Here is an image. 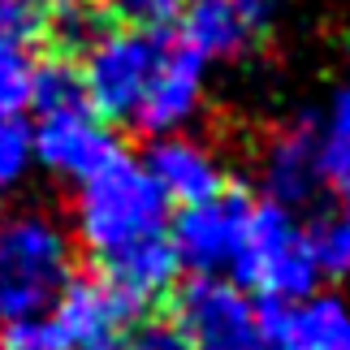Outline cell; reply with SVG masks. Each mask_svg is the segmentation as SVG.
Instances as JSON below:
<instances>
[{
	"label": "cell",
	"mask_w": 350,
	"mask_h": 350,
	"mask_svg": "<svg viewBox=\"0 0 350 350\" xmlns=\"http://www.w3.org/2000/svg\"><path fill=\"white\" fill-rule=\"evenodd\" d=\"M169 221L173 208L147 178V169L121 152L100 173L78 182L70 234L78 255H87L91 273L147 312L152 303L169 299L182 273Z\"/></svg>",
	"instance_id": "1"
},
{
	"label": "cell",
	"mask_w": 350,
	"mask_h": 350,
	"mask_svg": "<svg viewBox=\"0 0 350 350\" xmlns=\"http://www.w3.org/2000/svg\"><path fill=\"white\" fill-rule=\"evenodd\" d=\"M78 277L74 234L48 212L0 217V329L48 316Z\"/></svg>",
	"instance_id": "2"
},
{
	"label": "cell",
	"mask_w": 350,
	"mask_h": 350,
	"mask_svg": "<svg viewBox=\"0 0 350 350\" xmlns=\"http://www.w3.org/2000/svg\"><path fill=\"white\" fill-rule=\"evenodd\" d=\"M230 281H238L264 307L312 299L320 268H316L312 242H307V225L294 212L260 199L251 212V225H247V238H242Z\"/></svg>",
	"instance_id": "3"
},
{
	"label": "cell",
	"mask_w": 350,
	"mask_h": 350,
	"mask_svg": "<svg viewBox=\"0 0 350 350\" xmlns=\"http://www.w3.org/2000/svg\"><path fill=\"white\" fill-rule=\"evenodd\" d=\"M160 307L186 350H260L264 303L230 277H186Z\"/></svg>",
	"instance_id": "4"
},
{
	"label": "cell",
	"mask_w": 350,
	"mask_h": 350,
	"mask_svg": "<svg viewBox=\"0 0 350 350\" xmlns=\"http://www.w3.org/2000/svg\"><path fill=\"white\" fill-rule=\"evenodd\" d=\"M255 199L242 182H230L221 195L204 199L195 208L173 212L169 221V238L173 251H178V264L191 277H225L234 273V260L242 251V238H247Z\"/></svg>",
	"instance_id": "5"
},
{
	"label": "cell",
	"mask_w": 350,
	"mask_h": 350,
	"mask_svg": "<svg viewBox=\"0 0 350 350\" xmlns=\"http://www.w3.org/2000/svg\"><path fill=\"white\" fill-rule=\"evenodd\" d=\"M264 191L268 204L286 208V212H312L320 208V195H329L325 186V169H320V130L316 117H299L286 121L273 139L264 143Z\"/></svg>",
	"instance_id": "6"
},
{
	"label": "cell",
	"mask_w": 350,
	"mask_h": 350,
	"mask_svg": "<svg viewBox=\"0 0 350 350\" xmlns=\"http://www.w3.org/2000/svg\"><path fill=\"white\" fill-rule=\"evenodd\" d=\"M48 316L61 329L65 350H113L126 338V329L147 312L134 299H126L121 290H113L104 277L78 273Z\"/></svg>",
	"instance_id": "7"
},
{
	"label": "cell",
	"mask_w": 350,
	"mask_h": 350,
	"mask_svg": "<svg viewBox=\"0 0 350 350\" xmlns=\"http://www.w3.org/2000/svg\"><path fill=\"white\" fill-rule=\"evenodd\" d=\"M277 0H186L178 35L204 61H238L273 31Z\"/></svg>",
	"instance_id": "8"
},
{
	"label": "cell",
	"mask_w": 350,
	"mask_h": 350,
	"mask_svg": "<svg viewBox=\"0 0 350 350\" xmlns=\"http://www.w3.org/2000/svg\"><path fill=\"white\" fill-rule=\"evenodd\" d=\"M204 70H208V61L199 57L178 35V26H173L169 44H165V57L156 65V78H152V87H147L130 130H143V134H152V139L178 134L186 121L199 113V104H204Z\"/></svg>",
	"instance_id": "9"
},
{
	"label": "cell",
	"mask_w": 350,
	"mask_h": 350,
	"mask_svg": "<svg viewBox=\"0 0 350 350\" xmlns=\"http://www.w3.org/2000/svg\"><path fill=\"white\" fill-rule=\"evenodd\" d=\"M31 147L39 165L70 182H87L91 173H100L109 160L121 156V139L109 130V121H100L91 109L39 117V126L31 130Z\"/></svg>",
	"instance_id": "10"
},
{
	"label": "cell",
	"mask_w": 350,
	"mask_h": 350,
	"mask_svg": "<svg viewBox=\"0 0 350 350\" xmlns=\"http://www.w3.org/2000/svg\"><path fill=\"white\" fill-rule=\"evenodd\" d=\"M143 169L147 178L156 182V191L165 195L169 208H195L204 204V199L221 195L225 186H230V169H225V160L212 152L208 143L199 139H186V134H165V139H156L147 147L143 156Z\"/></svg>",
	"instance_id": "11"
},
{
	"label": "cell",
	"mask_w": 350,
	"mask_h": 350,
	"mask_svg": "<svg viewBox=\"0 0 350 350\" xmlns=\"http://www.w3.org/2000/svg\"><path fill=\"white\" fill-rule=\"evenodd\" d=\"M350 307L342 299H303L286 307H264L260 350H346Z\"/></svg>",
	"instance_id": "12"
},
{
	"label": "cell",
	"mask_w": 350,
	"mask_h": 350,
	"mask_svg": "<svg viewBox=\"0 0 350 350\" xmlns=\"http://www.w3.org/2000/svg\"><path fill=\"white\" fill-rule=\"evenodd\" d=\"M320 130V169L325 186L338 204H350V87H342L325 117H316Z\"/></svg>",
	"instance_id": "13"
},
{
	"label": "cell",
	"mask_w": 350,
	"mask_h": 350,
	"mask_svg": "<svg viewBox=\"0 0 350 350\" xmlns=\"http://www.w3.org/2000/svg\"><path fill=\"white\" fill-rule=\"evenodd\" d=\"M307 242H312L320 277L346 281L350 277V204L333 199L329 208H316L307 217Z\"/></svg>",
	"instance_id": "14"
},
{
	"label": "cell",
	"mask_w": 350,
	"mask_h": 350,
	"mask_svg": "<svg viewBox=\"0 0 350 350\" xmlns=\"http://www.w3.org/2000/svg\"><path fill=\"white\" fill-rule=\"evenodd\" d=\"M31 70L35 52L0 39V121L22 117V109H31Z\"/></svg>",
	"instance_id": "15"
},
{
	"label": "cell",
	"mask_w": 350,
	"mask_h": 350,
	"mask_svg": "<svg viewBox=\"0 0 350 350\" xmlns=\"http://www.w3.org/2000/svg\"><path fill=\"white\" fill-rule=\"evenodd\" d=\"M186 0H100V18L134 31H173Z\"/></svg>",
	"instance_id": "16"
},
{
	"label": "cell",
	"mask_w": 350,
	"mask_h": 350,
	"mask_svg": "<svg viewBox=\"0 0 350 350\" xmlns=\"http://www.w3.org/2000/svg\"><path fill=\"white\" fill-rule=\"evenodd\" d=\"M0 39L39 52L52 44V18L35 0H0Z\"/></svg>",
	"instance_id": "17"
},
{
	"label": "cell",
	"mask_w": 350,
	"mask_h": 350,
	"mask_svg": "<svg viewBox=\"0 0 350 350\" xmlns=\"http://www.w3.org/2000/svg\"><path fill=\"white\" fill-rule=\"evenodd\" d=\"M35 160V147H31V126L22 117H9L0 121V195H9L13 186L26 178Z\"/></svg>",
	"instance_id": "18"
},
{
	"label": "cell",
	"mask_w": 350,
	"mask_h": 350,
	"mask_svg": "<svg viewBox=\"0 0 350 350\" xmlns=\"http://www.w3.org/2000/svg\"><path fill=\"white\" fill-rule=\"evenodd\" d=\"M113 350H186V342L160 312V316H139Z\"/></svg>",
	"instance_id": "19"
},
{
	"label": "cell",
	"mask_w": 350,
	"mask_h": 350,
	"mask_svg": "<svg viewBox=\"0 0 350 350\" xmlns=\"http://www.w3.org/2000/svg\"><path fill=\"white\" fill-rule=\"evenodd\" d=\"M39 9L57 22H78V18H91V13H100V0H35Z\"/></svg>",
	"instance_id": "20"
},
{
	"label": "cell",
	"mask_w": 350,
	"mask_h": 350,
	"mask_svg": "<svg viewBox=\"0 0 350 350\" xmlns=\"http://www.w3.org/2000/svg\"><path fill=\"white\" fill-rule=\"evenodd\" d=\"M346 350H350V342H346Z\"/></svg>",
	"instance_id": "21"
}]
</instances>
